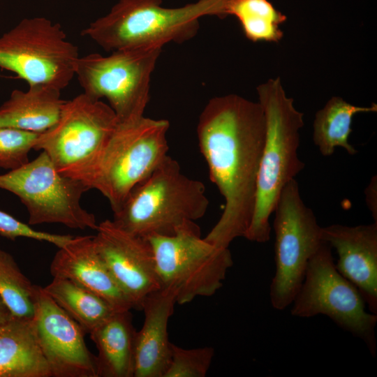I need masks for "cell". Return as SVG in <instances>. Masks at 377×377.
<instances>
[{
  "mask_svg": "<svg viewBox=\"0 0 377 377\" xmlns=\"http://www.w3.org/2000/svg\"><path fill=\"white\" fill-rule=\"evenodd\" d=\"M265 132L260 103L237 94L212 98L199 116V149L225 200L220 219L205 237L216 246L228 248L250 226Z\"/></svg>",
  "mask_w": 377,
  "mask_h": 377,
  "instance_id": "6da1fadb",
  "label": "cell"
},
{
  "mask_svg": "<svg viewBox=\"0 0 377 377\" xmlns=\"http://www.w3.org/2000/svg\"><path fill=\"white\" fill-rule=\"evenodd\" d=\"M256 91L266 132L253 214L244 238L264 243L270 239L269 218L283 188L304 168L297 152L304 114L286 95L279 77L258 85Z\"/></svg>",
  "mask_w": 377,
  "mask_h": 377,
  "instance_id": "7a4b0ae2",
  "label": "cell"
},
{
  "mask_svg": "<svg viewBox=\"0 0 377 377\" xmlns=\"http://www.w3.org/2000/svg\"><path fill=\"white\" fill-rule=\"evenodd\" d=\"M228 0H198L178 8L162 6V0H118L108 13L84 29L106 51L162 48L193 38L205 15L225 17Z\"/></svg>",
  "mask_w": 377,
  "mask_h": 377,
  "instance_id": "3957f363",
  "label": "cell"
},
{
  "mask_svg": "<svg viewBox=\"0 0 377 377\" xmlns=\"http://www.w3.org/2000/svg\"><path fill=\"white\" fill-rule=\"evenodd\" d=\"M209 207L203 183L184 174L179 163L167 156L128 193L112 221L143 238L171 236L189 222L205 216Z\"/></svg>",
  "mask_w": 377,
  "mask_h": 377,
  "instance_id": "277c9868",
  "label": "cell"
},
{
  "mask_svg": "<svg viewBox=\"0 0 377 377\" xmlns=\"http://www.w3.org/2000/svg\"><path fill=\"white\" fill-rule=\"evenodd\" d=\"M167 119L145 116L118 123L95 163L82 179L89 189L105 197L113 213L131 191L145 179L168 155Z\"/></svg>",
  "mask_w": 377,
  "mask_h": 377,
  "instance_id": "5b68a950",
  "label": "cell"
},
{
  "mask_svg": "<svg viewBox=\"0 0 377 377\" xmlns=\"http://www.w3.org/2000/svg\"><path fill=\"white\" fill-rule=\"evenodd\" d=\"M146 239L153 250L161 288L174 293L176 304L214 295L233 265L229 248L216 246L202 238L194 221L173 235Z\"/></svg>",
  "mask_w": 377,
  "mask_h": 377,
  "instance_id": "8992f818",
  "label": "cell"
},
{
  "mask_svg": "<svg viewBox=\"0 0 377 377\" xmlns=\"http://www.w3.org/2000/svg\"><path fill=\"white\" fill-rule=\"evenodd\" d=\"M332 251L323 241L311 258L290 313L304 318L327 316L343 330L361 339L375 357L377 314L367 311L357 289L337 270Z\"/></svg>",
  "mask_w": 377,
  "mask_h": 377,
  "instance_id": "52a82bcc",
  "label": "cell"
},
{
  "mask_svg": "<svg viewBox=\"0 0 377 377\" xmlns=\"http://www.w3.org/2000/svg\"><path fill=\"white\" fill-rule=\"evenodd\" d=\"M117 124L108 104L82 93L66 101L58 121L39 134L34 149L45 151L60 173L82 182Z\"/></svg>",
  "mask_w": 377,
  "mask_h": 377,
  "instance_id": "ba28073f",
  "label": "cell"
},
{
  "mask_svg": "<svg viewBox=\"0 0 377 377\" xmlns=\"http://www.w3.org/2000/svg\"><path fill=\"white\" fill-rule=\"evenodd\" d=\"M79 58L60 24L44 17L24 18L0 36V68L29 85L62 90L75 76Z\"/></svg>",
  "mask_w": 377,
  "mask_h": 377,
  "instance_id": "9c48e42d",
  "label": "cell"
},
{
  "mask_svg": "<svg viewBox=\"0 0 377 377\" xmlns=\"http://www.w3.org/2000/svg\"><path fill=\"white\" fill-rule=\"evenodd\" d=\"M161 49L121 50L108 56L91 53L80 57L75 76L84 94L108 101L118 123L133 122L144 116L151 73Z\"/></svg>",
  "mask_w": 377,
  "mask_h": 377,
  "instance_id": "30bf717a",
  "label": "cell"
},
{
  "mask_svg": "<svg viewBox=\"0 0 377 377\" xmlns=\"http://www.w3.org/2000/svg\"><path fill=\"white\" fill-rule=\"evenodd\" d=\"M0 188L20 198L28 211L29 225L61 223L72 229H97L94 214L80 204L89 187L60 173L43 151L22 167L0 175Z\"/></svg>",
  "mask_w": 377,
  "mask_h": 377,
  "instance_id": "8fae6325",
  "label": "cell"
},
{
  "mask_svg": "<svg viewBox=\"0 0 377 377\" xmlns=\"http://www.w3.org/2000/svg\"><path fill=\"white\" fill-rule=\"evenodd\" d=\"M274 212L276 270L270 283L269 299L274 309L282 311L291 305L309 262L323 240L322 227L302 199L295 179L283 188Z\"/></svg>",
  "mask_w": 377,
  "mask_h": 377,
  "instance_id": "7c38bea8",
  "label": "cell"
},
{
  "mask_svg": "<svg viewBox=\"0 0 377 377\" xmlns=\"http://www.w3.org/2000/svg\"><path fill=\"white\" fill-rule=\"evenodd\" d=\"M33 320L38 342L54 377H98L96 356L80 325L36 285Z\"/></svg>",
  "mask_w": 377,
  "mask_h": 377,
  "instance_id": "4fadbf2b",
  "label": "cell"
},
{
  "mask_svg": "<svg viewBox=\"0 0 377 377\" xmlns=\"http://www.w3.org/2000/svg\"><path fill=\"white\" fill-rule=\"evenodd\" d=\"M96 230L97 251L133 309L141 310L145 299L161 288L149 242L124 230L112 220L101 222Z\"/></svg>",
  "mask_w": 377,
  "mask_h": 377,
  "instance_id": "5bb4252c",
  "label": "cell"
},
{
  "mask_svg": "<svg viewBox=\"0 0 377 377\" xmlns=\"http://www.w3.org/2000/svg\"><path fill=\"white\" fill-rule=\"evenodd\" d=\"M323 241L337 255L336 267L359 291L369 311L377 314V222L322 227Z\"/></svg>",
  "mask_w": 377,
  "mask_h": 377,
  "instance_id": "9a60e30c",
  "label": "cell"
},
{
  "mask_svg": "<svg viewBox=\"0 0 377 377\" xmlns=\"http://www.w3.org/2000/svg\"><path fill=\"white\" fill-rule=\"evenodd\" d=\"M53 277L71 280L110 304L116 311L133 309L96 250L94 235L76 236L59 247L51 264Z\"/></svg>",
  "mask_w": 377,
  "mask_h": 377,
  "instance_id": "2e32d148",
  "label": "cell"
},
{
  "mask_svg": "<svg viewBox=\"0 0 377 377\" xmlns=\"http://www.w3.org/2000/svg\"><path fill=\"white\" fill-rule=\"evenodd\" d=\"M175 304L174 293L164 288L143 301L145 320L135 339L134 377L164 376L171 358L168 325Z\"/></svg>",
  "mask_w": 377,
  "mask_h": 377,
  "instance_id": "e0dca14e",
  "label": "cell"
},
{
  "mask_svg": "<svg viewBox=\"0 0 377 377\" xmlns=\"http://www.w3.org/2000/svg\"><path fill=\"white\" fill-rule=\"evenodd\" d=\"M33 318L13 316L0 325V377H50Z\"/></svg>",
  "mask_w": 377,
  "mask_h": 377,
  "instance_id": "ac0fdd59",
  "label": "cell"
},
{
  "mask_svg": "<svg viewBox=\"0 0 377 377\" xmlns=\"http://www.w3.org/2000/svg\"><path fill=\"white\" fill-rule=\"evenodd\" d=\"M136 330L130 310L117 311L89 333L98 377H134Z\"/></svg>",
  "mask_w": 377,
  "mask_h": 377,
  "instance_id": "d6986e66",
  "label": "cell"
},
{
  "mask_svg": "<svg viewBox=\"0 0 377 377\" xmlns=\"http://www.w3.org/2000/svg\"><path fill=\"white\" fill-rule=\"evenodd\" d=\"M65 102L61 90L48 85L14 89L0 106V127L41 133L57 123Z\"/></svg>",
  "mask_w": 377,
  "mask_h": 377,
  "instance_id": "ffe728a7",
  "label": "cell"
},
{
  "mask_svg": "<svg viewBox=\"0 0 377 377\" xmlns=\"http://www.w3.org/2000/svg\"><path fill=\"white\" fill-rule=\"evenodd\" d=\"M377 112V104L359 106L341 97L333 96L319 110L313 123V141L324 156L333 154L336 147H342L350 155L357 153L349 142L353 119L358 113Z\"/></svg>",
  "mask_w": 377,
  "mask_h": 377,
  "instance_id": "44dd1931",
  "label": "cell"
},
{
  "mask_svg": "<svg viewBox=\"0 0 377 377\" xmlns=\"http://www.w3.org/2000/svg\"><path fill=\"white\" fill-rule=\"evenodd\" d=\"M44 291L90 333L117 311L110 304L70 279L53 277Z\"/></svg>",
  "mask_w": 377,
  "mask_h": 377,
  "instance_id": "7402d4cb",
  "label": "cell"
},
{
  "mask_svg": "<svg viewBox=\"0 0 377 377\" xmlns=\"http://www.w3.org/2000/svg\"><path fill=\"white\" fill-rule=\"evenodd\" d=\"M224 14L236 17L252 42L278 43L283 38L280 25L286 16L267 0H228Z\"/></svg>",
  "mask_w": 377,
  "mask_h": 377,
  "instance_id": "603a6c76",
  "label": "cell"
},
{
  "mask_svg": "<svg viewBox=\"0 0 377 377\" xmlns=\"http://www.w3.org/2000/svg\"><path fill=\"white\" fill-rule=\"evenodd\" d=\"M35 286L21 271L13 256L0 249V297L13 316L34 317Z\"/></svg>",
  "mask_w": 377,
  "mask_h": 377,
  "instance_id": "cb8c5ba5",
  "label": "cell"
},
{
  "mask_svg": "<svg viewBox=\"0 0 377 377\" xmlns=\"http://www.w3.org/2000/svg\"><path fill=\"white\" fill-rule=\"evenodd\" d=\"M214 355L209 346L186 349L172 343L170 362L163 377H205Z\"/></svg>",
  "mask_w": 377,
  "mask_h": 377,
  "instance_id": "d4e9b609",
  "label": "cell"
},
{
  "mask_svg": "<svg viewBox=\"0 0 377 377\" xmlns=\"http://www.w3.org/2000/svg\"><path fill=\"white\" fill-rule=\"evenodd\" d=\"M40 133L10 127H0V168L15 170L28 163Z\"/></svg>",
  "mask_w": 377,
  "mask_h": 377,
  "instance_id": "484cf974",
  "label": "cell"
},
{
  "mask_svg": "<svg viewBox=\"0 0 377 377\" xmlns=\"http://www.w3.org/2000/svg\"><path fill=\"white\" fill-rule=\"evenodd\" d=\"M0 235L10 240L27 237L51 243L58 248L67 244L73 236L38 231L14 216L0 210Z\"/></svg>",
  "mask_w": 377,
  "mask_h": 377,
  "instance_id": "4316f807",
  "label": "cell"
},
{
  "mask_svg": "<svg viewBox=\"0 0 377 377\" xmlns=\"http://www.w3.org/2000/svg\"><path fill=\"white\" fill-rule=\"evenodd\" d=\"M366 203L375 222H377V178L374 176L365 189Z\"/></svg>",
  "mask_w": 377,
  "mask_h": 377,
  "instance_id": "83f0119b",
  "label": "cell"
},
{
  "mask_svg": "<svg viewBox=\"0 0 377 377\" xmlns=\"http://www.w3.org/2000/svg\"><path fill=\"white\" fill-rule=\"evenodd\" d=\"M13 316L10 309L0 297V325L8 320Z\"/></svg>",
  "mask_w": 377,
  "mask_h": 377,
  "instance_id": "f1b7e54d",
  "label": "cell"
}]
</instances>
